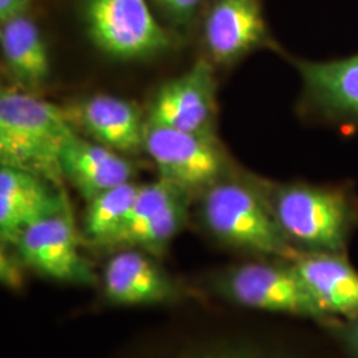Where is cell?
Returning <instances> with one entry per match:
<instances>
[{"instance_id": "cell-1", "label": "cell", "mask_w": 358, "mask_h": 358, "mask_svg": "<svg viewBox=\"0 0 358 358\" xmlns=\"http://www.w3.org/2000/svg\"><path fill=\"white\" fill-rule=\"evenodd\" d=\"M259 186L297 252L346 254L358 229L357 198L348 189L307 183Z\"/></svg>"}, {"instance_id": "cell-2", "label": "cell", "mask_w": 358, "mask_h": 358, "mask_svg": "<svg viewBox=\"0 0 358 358\" xmlns=\"http://www.w3.org/2000/svg\"><path fill=\"white\" fill-rule=\"evenodd\" d=\"M77 134L65 108L28 92L3 90L0 94V164L59 185L62 154Z\"/></svg>"}, {"instance_id": "cell-3", "label": "cell", "mask_w": 358, "mask_h": 358, "mask_svg": "<svg viewBox=\"0 0 358 358\" xmlns=\"http://www.w3.org/2000/svg\"><path fill=\"white\" fill-rule=\"evenodd\" d=\"M201 215L206 229L226 245L263 259L291 260L287 241L259 183L217 180L206 189Z\"/></svg>"}, {"instance_id": "cell-4", "label": "cell", "mask_w": 358, "mask_h": 358, "mask_svg": "<svg viewBox=\"0 0 358 358\" xmlns=\"http://www.w3.org/2000/svg\"><path fill=\"white\" fill-rule=\"evenodd\" d=\"M214 292L238 307L279 313L317 324L331 321L315 303L289 260L263 259L217 272Z\"/></svg>"}, {"instance_id": "cell-5", "label": "cell", "mask_w": 358, "mask_h": 358, "mask_svg": "<svg viewBox=\"0 0 358 358\" xmlns=\"http://www.w3.org/2000/svg\"><path fill=\"white\" fill-rule=\"evenodd\" d=\"M85 20L94 45L118 60L150 57L170 47L146 0H87Z\"/></svg>"}, {"instance_id": "cell-6", "label": "cell", "mask_w": 358, "mask_h": 358, "mask_svg": "<svg viewBox=\"0 0 358 358\" xmlns=\"http://www.w3.org/2000/svg\"><path fill=\"white\" fill-rule=\"evenodd\" d=\"M143 149L153 159L159 178L187 192L217 183L226 166L213 134L146 124Z\"/></svg>"}, {"instance_id": "cell-7", "label": "cell", "mask_w": 358, "mask_h": 358, "mask_svg": "<svg viewBox=\"0 0 358 358\" xmlns=\"http://www.w3.org/2000/svg\"><path fill=\"white\" fill-rule=\"evenodd\" d=\"M28 268L56 282L93 285L96 275L81 255L69 207L28 227L15 243Z\"/></svg>"}, {"instance_id": "cell-8", "label": "cell", "mask_w": 358, "mask_h": 358, "mask_svg": "<svg viewBox=\"0 0 358 358\" xmlns=\"http://www.w3.org/2000/svg\"><path fill=\"white\" fill-rule=\"evenodd\" d=\"M215 115V81L211 65L199 60L166 83L154 96L148 125L213 134Z\"/></svg>"}, {"instance_id": "cell-9", "label": "cell", "mask_w": 358, "mask_h": 358, "mask_svg": "<svg viewBox=\"0 0 358 358\" xmlns=\"http://www.w3.org/2000/svg\"><path fill=\"white\" fill-rule=\"evenodd\" d=\"M101 284L105 300L120 307L167 304L183 294L152 255L137 248L118 250L105 264Z\"/></svg>"}, {"instance_id": "cell-10", "label": "cell", "mask_w": 358, "mask_h": 358, "mask_svg": "<svg viewBox=\"0 0 358 358\" xmlns=\"http://www.w3.org/2000/svg\"><path fill=\"white\" fill-rule=\"evenodd\" d=\"M69 207L64 192L48 179L15 167H0V236L13 244L24 231Z\"/></svg>"}, {"instance_id": "cell-11", "label": "cell", "mask_w": 358, "mask_h": 358, "mask_svg": "<svg viewBox=\"0 0 358 358\" xmlns=\"http://www.w3.org/2000/svg\"><path fill=\"white\" fill-rule=\"evenodd\" d=\"M289 262L329 320L357 317L358 269L346 254L297 252Z\"/></svg>"}, {"instance_id": "cell-12", "label": "cell", "mask_w": 358, "mask_h": 358, "mask_svg": "<svg viewBox=\"0 0 358 358\" xmlns=\"http://www.w3.org/2000/svg\"><path fill=\"white\" fill-rule=\"evenodd\" d=\"M75 129L118 153H137L143 149L146 120L136 103L109 96L94 94L65 108Z\"/></svg>"}, {"instance_id": "cell-13", "label": "cell", "mask_w": 358, "mask_h": 358, "mask_svg": "<svg viewBox=\"0 0 358 358\" xmlns=\"http://www.w3.org/2000/svg\"><path fill=\"white\" fill-rule=\"evenodd\" d=\"M267 40L259 0H217L207 15L206 47L215 63L231 64Z\"/></svg>"}, {"instance_id": "cell-14", "label": "cell", "mask_w": 358, "mask_h": 358, "mask_svg": "<svg viewBox=\"0 0 358 358\" xmlns=\"http://www.w3.org/2000/svg\"><path fill=\"white\" fill-rule=\"evenodd\" d=\"M62 174L77 192L90 202L97 195L131 182V164L101 143H94L76 134L65 146Z\"/></svg>"}, {"instance_id": "cell-15", "label": "cell", "mask_w": 358, "mask_h": 358, "mask_svg": "<svg viewBox=\"0 0 358 358\" xmlns=\"http://www.w3.org/2000/svg\"><path fill=\"white\" fill-rule=\"evenodd\" d=\"M0 43L4 63L24 90H38L51 73L48 47L38 27L24 15L1 23Z\"/></svg>"}, {"instance_id": "cell-16", "label": "cell", "mask_w": 358, "mask_h": 358, "mask_svg": "<svg viewBox=\"0 0 358 358\" xmlns=\"http://www.w3.org/2000/svg\"><path fill=\"white\" fill-rule=\"evenodd\" d=\"M309 99L327 112L358 120V55L325 63L297 62Z\"/></svg>"}, {"instance_id": "cell-17", "label": "cell", "mask_w": 358, "mask_h": 358, "mask_svg": "<svg viewBox=\"0 0 358 358\" xmlns=\"http://www.w3.org/2000/svg\"><path fill=\"white\" fill-rule=\"evenodd\" d=\"M138 192V185L128 182L90 201L84 217V234L88 241L106 248L124 224Z\"/></svg>"}, {"instance_id": "cell-18", "label": "cell", "mask_w": 358, "mask_h": 358, "mask_svg": "<svg viewBox=\"0 0 358 358\" xmlns=\"http://www.w3.org/2000/svg\"><path fill=\"white\" fill-rule=\"evenodd\" d=\"M187 220V194L167 206L136 230L122 235L112 250L137 248L150 255H161L167 244L183 229Z\"/></svg>"}, {"instance_id": "cell-19", "label": "cell", "mask_w": 358, "mask_h": 358, "mask_svg": "<svg viewBox=\"0 0 358 358\" xmlns=\"http://www.w3.org/2000/svg\"><path fill=\"white\" fill-rule=\"evenodd\" d=\"M179 358H299L247 340H234L192 350Z\"/></svg>"}, {"instance_id": "cell-20", "label": "cell", "mask_w": 358, "mask_h": 358, "mask_svg": "<svg viewBox=\"0 0 358 358\" xmlns=\"http://www.w3.org/2000/svg\"><path fill=\"white\" fill-rule=\"evenodd\" d=\"M346 358H358V316L349 320H333L322 327Z\"/></svg>"}, {"instance_id": "cell-21", "label": "cell", "mask_w": 358, "mask_h": 358, "mask_svg": "<svg viewBox=\"0 0 358 358\" xmlns=\"http://www.w3.org/2000/svg\"><path fill=\"white\" fill-rule=\"evenodd\" d=\"M169 15L178 20H187L196 11L202 0H155Z\"/></svg>"}, {"instance_id": "cell-22", "label": "cell", "mask_w": 358, "mask_h": 358, "mask_svg": "<svg viewBox=\"0 0 358 358\" xmlns=\"http://www.w3.org/2000/svg\"><path fill=\"white\" fill-rule=\"evenodd\" d=\"M32 0H0V22L6 23L16 16L24 15Z\"/></svg>"}, {"instance_id": "cell-23", "label": "cell", "mask_w": 358, "mask_h": 358, "mask_svg": "<svg viewBox=\"0 0 358 358\" xmlns=\"http://www.w3.org/2000/svg\"><path fill=\"white\" fill-rule=\"evenodd\" d=\"M15 259H11L10 256H1V279L3 282H6L7 285H11L13 288H16L17 285L22 284V275L19 273V271L16 269Z\"/></svg>"}]
</instances>
